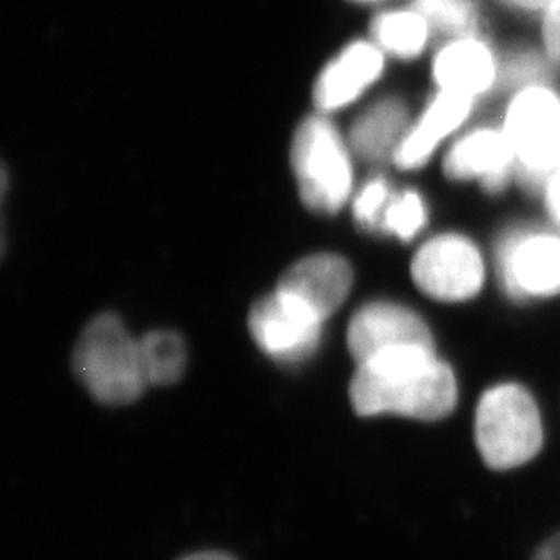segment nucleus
Returning a JSON list of instances; mask_svg holds the SVG:
<instances>
[{
  "label": "nucleus",
  "instance_id": "nucleus-1",
  "mask_svg": "<svg viewBox=\"0 0 560 560\" xmlns=\"http://www.w3.org/2000/svg\"><path fill=\"white\" fill-rule=\"evenodd\" d=\"M350 399L355 412L366 418L396 413L438 421L457 405V381L434 347L407 345L358 363Z\"/></svg>",
  "mask_w": 560,
  "mask_h": 560
},
{
  "label": "nucleus",
  "instance_id": "nucleus-2",
  "mask_svg": "<svg viewBox=\"0 0 560 560\" xmlns=\"http://www.w3.org/2000/svg\"><path fill=\"white\" fill-rule=\"evenodd\" d=\"M518 182L539 192L560 170V91L546 79L512 88L501 118Z\"/></svg>",
  "mask_w": 560,
  "mask_h": 560
},
{
  "label": "nucleus",
  "instance_id": "nucleus-3",
  "mask_svg": "<svg viewBox=\"0 0 560 560\" xmlns=\"http://www.w3.org/2000/svg\"><path fill=\"white\" fill-rule=\"evenodd\" d=\"M73 366L85 388L106 405L137 401L149 386L140 343L115 314H101L82 330Z\"/></svg>",
  "mask_w": 560,
  "mask_h": 560
},
{
  "label": "nucleus",
  "instance_id": "nucleus-4",
  "mask_svg": "<svg viewBox=\"0 0 560 560\" xmlns=\"http://www.w3.org/2000/svg\"><path fill=\"white\" fill-rule=\"evenodd\" d=\"M539 408L518 385H498L485 392L476 412V443L493 470L526 465L542 448Z\"/></svg>",
  "mask_w": 560,
  "mask_h": 560
},
{
  "label": "nucleus",
  "instance_id": "nucleus-5",
  "mask_svg": "<svg viewBox=\"0 0 560 560\" xmlns=\"http://www.w3.org/2000/svg\"><path fill=\"white\" fill-rule=\"evenodd\" d=\"M291 159L303 203L323 214L341 211L352 192L354 171L336 126L317 115L303 120L292 140Z\"/></svg>",
  "mask_w": 560,
  "mask_h": 560
},
{
  "label": "nucleus",
  "instance_id": "nucleus-6",
  "mask_svg": "<svg viewBox=\"0 0 560 560\" xmlns=\"http://www.w3.org/2000/svg\"><path fill=\"white\" fill-rule=\"evenodd\" d=\"M412 280L419 291L439 302H466L481 292L485 259L468 236L438 234L419 247L412 259Z\"/></svg>",
  "mask_w": 560,
  "mask_h": 560
},
{
  "label": "nucleus",
  "instance_id": "nucleus-7",
  "mask_svg": "<svg viewBox=\"0 0 560 560\" xmlns=\"http://www.w3.org/2000/svg\"><path fill=\"white\" fill-rule=\"evenodd\" d=\"M443 175L450 184H474L488 195H501L518 180L517 160L501 124L460 131L444 151Z\"/></svg>",
  "mask_w": 560,
  "mask_h": 560
},
{
  "label": "nucleus",
  "instance_id": "nucleus-8",
  "mask_svg": "<svg viewBox=\"0 0 560 560\" xmlns=\"http://www.w3.org/2000/svg\"><path fill=\"white\" fill-rule=\"evenodd\" d=\"M325 319L289 292L276 291L254 303L249 330L254 341L272 360L296 363L317 349Z\"/></svg>",
  "mask_w": 560,
  "mask_h": 560
},
{
  "label": "nucleus",
  "instance_id": "nucleus-9",
  "mask_svg": "<svg viewBox=\"0 0 560 560\" xmlns=\"http://www.w3.org/2000/svg\"><path fill=\"white\" fill-rule=\"evenodd\" d=\"M499 276L508 294L517 300L560 294V234L517 229L501 240Z\"/></svg>",
  "mask_w": 560,
  "mask_h": 560
},
{
  "label": "nucleus",
  "instance_id": "nucleus-10",
  "mask_svg": "<svg viewBox=\"0 0 560 560\" xmlns=\"http://www.w3.org/2000/svg\"><path fill=\"white\" fill-rule=\"evenodd\" d=\"M435 88L479 102L504 77V66L493 44L481 33L446 38L432 57Z\"/></svg>",
  "mask_w": 560,
  "mask_h": 560
},
{
  "label": "nucleus",
  "instance_id": "nucleus-11",
  "mask_svg": "<svg viewBox=\"0 0 560 560\" xmlns=\"http://www.w3.org/2000/svg\"><path fill=\"white\" fill-rule=\"evenodd\" d=\"M477 102L452 91L435 90L416 122L392 156L401 171H418L434 159L444 143H450L470 122Z\"/></svg>",
  "mask_w": 560,
  "mask_h": 560
},
{
  "label": "nucleus",
  "instance_id": "nucleus-12",
  "mask_svg": "<svg viewBox=\"0 0 560 560\" xmlns=\"http://www.w3.org/2000/svg\"><path fill=\"white\" fill-rule=\"evenodd\" d=\"M347 341L358 363L396 347H434L427 323L416 312L394 303H371L355 312L350 319Z\"/></svg>",
  "mask_w": 560,
  "mask_h": 560
},
{
  "label": "nucleus",
  "instance_id": "nucleus-13",
  "mask_svg": "<svg viewBox=\"0 0 560 560\" xmlns=\"http://www.w3.org/2000/svg\"><path fill=\"white\" fill-rule=\"evenodd\" d=\"M385 71V54L374 43L350 44L328 63L314 85L319 112H336L358 101Z\"/></svg>",
  "mask_w": 560,
  "mask_h": 560
},
{
  "label": "nucleus",
  "instance_id": "nucleus-14",
  "mask_svg": "<svg viewBox=\"0 0 560 560\" xmlns=\"http://www.w3.org/2000/svg\"><path fill=\"white\" fill-rule=\"evenodd\" d=\"M349 261L334 254H316L292 265L281 276L278 289L302 300L322 319L332 316L343 305L352 287Z\"/></svg>",
  "mask_w": 560,
  "mask_h": 560
},
{
  "label": "nucleus",
  "instance_id": "nucleus-15",
  "mask_svg": "<svg viewBox=\"0 0 560 560\" xmlns=\"http://www.w3.org/2000/svg\"><path fill=\"white\" fill-rule=\"evenodd\" d=\"M408 107L399 98H383L369 107L350 129V148L366 162H381L394 156L407 135Z\"/></svg>",
  "mask_w": 560,
  "mask_h": 560
},
{
  "label": "nucleus",
  "instance_id": "nucleus-16",
  "mask_svg": "<svg viewBox=\"0 0 560 560\" xmlns=\"http://www.w3.org/2000/svg\"><path fill=\"white\" fill-rule=\"evenodd\" d=\"M371 33L383 54L399 60L419 59L434 37L429 21L416 8L380 13L372 21Z\"/></svg>",
  "mask_w": 560,
  "mask_h": 560
},
{
  "label": "nucleus",
  "instance_id": "nucleus-17",
  "mask_svg": "<svg viewBox=\"0 0 560 560\" xmlns=\"http://www.w3.org/2000/svg\"><path fill=\"white\" fill-rule=\"evenodd\" d=\"M143 374L149 385H173L186 371L187 350L180 336L154 330L138 339Z\"/></svg>",
  "mask_w": 560,
  "mask_h": 560
},
{
  "label": "nucleus",
  "instance_id": "nucleus-18",
  "mask_svg": "<svg viewBox=\"0 0 560 560\" xmlns=\"http://www.w3.org/2000/svg\"><path fill=\"white\" fill-rule=\"evenodd\" d=\"M412 8L429 21L434 35L459 37L479 33L481 27L477 0H412Z\"/></svg>",
  "mask_w": 560,
  "mask_h": 560
},
{
  "label": "nucleus",
  "instance_id": "nucleus-19",
  "mask_svg": "<svg viewBox=\"0 0 560 560\" xmlns=\"http://www.w3.org/2000/svg\"><path fill=\"white\" fill-rule=\"evenodd\" d=\"M429 222V207L424 196L416 189L392 192L390 201L386 206L381 231L394 234L402 242L416 238Z\"/></svg>",
  "mask_w": 560,
  "mask_h": 560
},
{
  "label": "nucleus",
  "instance_id": "nucleus-20",
  "mask_svg": "<svg viewBox=\"0 0 560 560\" xmlns=\"http://www.w3.org/2000/svg\"><path fill=\"white\" fill-rule=\"evenodd\" d=\"M392 198V189L385 178H374L369 182L354 198L355 222L366 231H381V222L385 214L386 206Z\"/></svg>",
  "mask_w": 560,
  "mask_h": 560
},
{
  "label": "nucleus",
  "instance_id": "nucleus-21",
  "mask_svg": "<svg viewBox=\"0 0 560 560\" xmlns=\"http://www.w3.org/2000/svg\"><path fill=\"white\" fill-rule=\"evenodd\" d=\"M540 44L548 60L560 66V0H553L540 15Z\"/></svg>",
  "mask_w": 560,
  "mask_h": 560
},
{
  "label": "nucleus",
  "instance_id": "nucleus-22",
  "mask_svg": "<svg viewBox=\"0 0 560 560\" xmlns=\"http://www.w3.org/2000/svg\"><path fill=\"white\" fill-rule=\"evenodd\" d=\"M539 195L551 222L560 228V170L545 182V186L540 187Z\"/></svg>",
  "mask_w": 560,
  "mask_h": 560
},
{
  "label": "nucleus",
  "instance_id": "nucleus-23",
  "mask_svg": "<svg viewBox=\"0 0 560 560\" xmlns=\"http://www.w3.org/2000/svg\"><path fill=\"white\" fill-rule=\"evenodd\" d=\"M508 10L518 11L524 15H542L553 0H501Z\"/></svg>",
  "mask_w": 560,
  "mask_h": 560
},
{
  "label": "nucleus",
  "instance_id": "nucleus-24",
  "mask_svg": "<svg viewBox=\"0 0 560 560\" xmlns=\"http://www.w3.org/2000/svg\"><path fill=\"white\" fill-rule=\"evenodd\" d=\"M534 560H560V534L540 546V550L535 553Z\"/></svg>",
  "mask_w": 560,
  "mask_h": 560
},
{
  "label": "nucleus",
  "instance_id": "nucleus-25",
  "mask_svg": "<svg viewBox=\"0 0 560 560\" xmlns=\"http://www.w3.org/2000/svg\"><path fill=\"white\" fill-rule=\"evenodd\" d=\"M182 560H234L233 557L223 556V553H196V556L186 557Z\"/></svg>",
  "mask_w": 560,
  "mask_h": 560
},
{
  "label": "nucleus",
  "instance_id": "nucleus-26",
  "mask_svg": "<svg viewBox=\"0 0 560 560\" xmlns=\"http://www.w3.org/2000/svg\"><path fill=\"white\" fill-rule=\"evenodd\" d=\"M354 2H360V4H377V2H383V0H354Z\"/></svg>",
  "mask_w": 560,
  "mask_h": 560
}]
</instances>
